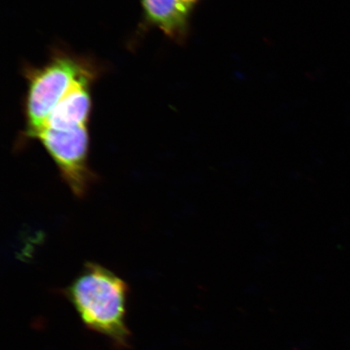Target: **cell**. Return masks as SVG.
<instances>
[{
  "instance_id": "obj_1",
  "label": "cell",
  "mask_w": 350,
  "mask_h": 350,
  "mask_svg": "<svg viewBox=\"0 0 350 350\" xmlns=\"http://www.w3.org/2000/svg\"><path fill=\"white\" fill-rule=\"evenodd\" d=\"M128 284L111 270L88 262L65 295L84 325L107 338L116 347H129L126 322Z\"/></svg>"
},
{
  "instance_id": "obj_2",
  "label": "cell",
  "mask_w": 350,
  "mask_h": 350,
  "mask_svg": "<svg viewBox=\"0 0 350 350\" xmlns=\"http://www.w3.org/2000/svg\"><path fill=\"white\" fill-rule=\"evenodd\" d=\"M87 74L90 73L81 64L69 57H58L32 74L26 104L29 137L43 128L70 88Z\"/></svg>"
},
{
  "instance_id": "obj_3",
  "label": "cell",
  "mask_w": 350,
  "mask_h": 350,
  "mask_svg": "<svg viewBox=\"0 0 350 350\" xmlns=\"http://www.w3.org/2000/svg\"><path fill=\"white\" fill-rule=\"evenodd\" d=\"M58 167L72 193L84 196L94 180L89 165L90 138L86 126L70 130L43 128L34 133Z\"/></svg>"
},
{
  "instance_id": "obj_4",
  "label": "cell",
  "mask_w": 350,
  "mask_h": 350,
  "mask_svg": "<svg viewBox=\"0 0 350 350\" xmlns=\"http://www.w3.org/2000/svg\"><path fill=\"white\" fill-rule=\"evenodd\" d=\"M90 78L91 74H87L74 83L52 111L43 128L70 130L86 126L91 109Z\"/></svg>"
},
{
  "instance_id": "obj_5",
  "label": "cell",
  "mask_w": 350,
  "mask_h": 350,
  "mask_svg": "<svg viewBox=\"0 0 350 350\" xmlns=\"http://www.w3.org/2000/svg\"><path fill=\"white\" fill-rule=\"evenodd\" d=\"M148 21L168 37L181 40L185 36L192 7L183 0H142Z\"/></svg>"
},
{
  "instance_id": "obj_6",
  "label": "cell",
  "mask_w": 350,
  "mask_h": 350,
  "mask_svg": "<svg viewBox=\"0 0 350 350\" xmlns=\"http://www.w3.org/2000/svg\"><path fill=\"white\" fill-rule=\"evenodd\" d=\"M183 1L189 4V5L191 6H193L196 2L198 1V0H183Z\"/></svg>"
}]
</instances>
